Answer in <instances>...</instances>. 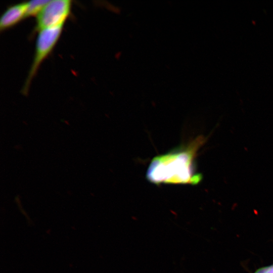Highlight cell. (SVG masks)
Wrapping results in <instances>:
<instances>
[{"label": "cell", "mask_w": 273, "mask_h": 273, "mask_svg": "<svg viewBox=\"0 0 273 273\" xmlns=\"http://www.w3.org/2000/svg\"><path fill=\"white\" fill-rule=\"evenodd\" d=\"M205 141L203 136H199L186 145L155 157L147 169V179L156 185L198 184L202 176L197 172L195 159Z\"/></svg>", "instance_id": "obj_1"}, {"label": "cell", "mask_w": 273, "mask_h": 273, "mask_svg": "<svg viewBox=\"0 0 273 273\" xmlns=\"http://www.w3.org/2000/svg\"><path fill=\"white\" fill-rule=\"evenodd\" d=\"M64 25L44 29L38 32L32 64L22 89L23 94L28 93L31 81L40 65L55 47L62 33Z\"/></svg>", "instance_id": "obj_2"}, {"label": "cell", "mask_w": 273, "mask_h": 273, "mask_svg": "<svg viewBox=\"0 0 273 273\" xmlns=\"http://www.w3.org/2000/svg\"><path fill=\"white\" fill-rule=\"evenodd\" d=\"M70 0L49 1L36 16L33 32L64 24L71 9Z\"/></svg>", "instance_id": "obj_3"}, {"label": "cell", "mask_w": 273, "mask_h": 273, "mask_svg": "<svg viewBox=\"0 0 273 273\" xmlns=\"http://www.w3.org/2000/svg\"><path fill=\"white\" fill-rule=\"evenodd\" d=\"M27 2L15 4L9 6L0 18V31H5L26 18Z\"/></svg>", "instance_id": "obj_4"}, {"label": "cell", "mask_w": 273, "mask_h": 273, "mask_svg": "<svg viewBox=\"0 0 273 273\" xmlns=\"http://www.w3.org/2000/svg\"><path fill=\"white\" fill-rule=\"evenodd\" d=\"M49 1L34 0L27 2L26 17L36 16Z\"/></svg>", "instance_id": "obj_5"}, {"label": "cell", "mask_w": 273, "mask_h": 273, "mask_svg": "<svg viewBox=\"0 0 273 273\" xmlns=\"http://www.w3.org/2000/svg\"><path fill=\"white\" fill-rule=\"evenodd\" d=\"M264 273H273V264L265 266Z\"/></svg>", "instance_id": "obj_6"}]
</instances>
